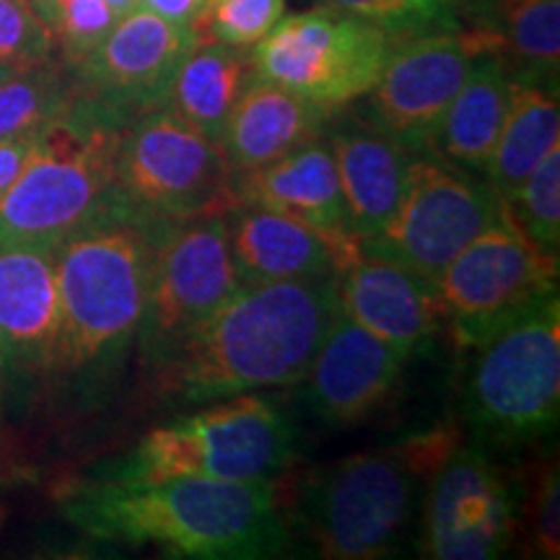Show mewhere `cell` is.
Wrapping results in <instances>:
<instances>
[{
  "mask_svg": "<svg viewBox=\"0 0 560 560\" xmlns=\"http://www.w3.org/2000/svg\"><path fill=\"white\" fill-rule=\"evenodd\" d=\"M340 314L338 276L244 283L153 371L170 402L208 405L293 387Z\"/></svg>",
  "mask_w": 560,
  "mask_h": 560,
  "instance_id": "cell-1",
  "label": "cell"
},
{
  "mask_svg": "<svg viewBox=\"0 0 560 560\" xmlns=\"http://www.w3.org/2000/svg\"><path fill=\"white\" fill-rule=\"evenodd\" d=\"M62 511L100 540L151 545L172 558L265 560L293 550L272 480L122 482L100 475L70 490Z\"/></svg>",
  "mask_w": 560,
  "mask_h": 560,
  "instance_id": "cell-2",
  "label": "cell"
},
{
  "mask_svg": "<svg viewBox=\"0 0 560 560\" xmlns=\"http://www.w3.org/2000/svg\"><path fill=\"white\" fill-rule=\"evenodd\" d=\"M170 226L112 187L55 247L62 314L55 374L100 384L122 366L143 319L156 247Z\"/></svg>",
  "mask_w": 560,
  "mask_h": 560,
  "instance_id": "cell-3",
  "label": "cell"
},
{
  "mask_svg": "<svg viewBox=\"0 0 560 560\" xmlns=\"http://www.w3.org/2000/svg\"><path fill=\"white\" fill-rule=\"evenodd\" d=\"M457 444L454 431H431L314 467L293 488L285 527L317 558L395 556L412 527L420 482Z\"/></svg>",
  "mask_w": 560,
  "mask_h": 560,
  "instance_id": "cell-4",
  "label": "cell"
},
{
  "mask_svg": "<svg viewBox=\"0 0 560 560\" xmlns=\"http://www.w3.org/2000/svg\"><path fill=\"white\" fill-rule=\"evenodd\" d=\"M125 128L75 94L66 115L39 132L32 159L0 195V244L58 247L79 229L115 187Z\"/></svg>",
  "mask_w": 560,
  "mask_h": 560,
  "instance_id": "cell-5",
  "label": "cell"
},
{
  "mask_svg": "<svg viewBox=\"0 0 560 560\" xmlns=\"http://www.w3.org/2000/svg\"><path fill=\"white\" fill-rule=\"evenodd\" d=\"M296 457V429L268 397L247 395L161 423L102 475L122 482L170 478L272 480Z\"/></svg>",
  "mask_w": 560,
  "mask_h": 560,
  "instance_id": "cell-6",
  "label": "cell"
},
{
  "mask_svg": "<svg viewBox=\"0 0 560 560\" xmlns=\"http://www.w3.org/2000/svg\"><path fill=\"white\" fill-rule=\"evenodd\" d=\"M462 416L482 446H520L556 431L560 416V301H537L472 346Z\"/></svg>",
  "mask_w": 560,
  "mask_h": 560,
  "instance_id": "cell-7",
  "label": "cell"
},
{
  "mask_svg": "<svg viewBox=\"0 0 560 560\" xmlns=\"http://www.w3.org/2000/svg\"><path fill=\"white\" fill-rule=\"evenodd\" d=\"M115 190L130 206L170 223L226 215L236 206L234 170L219 140L170 107L143 112L125 128Z\"/></svg>",
  "mask_w": 560,
  "mask_h": 560,
  "instance_id": "cell-8",
  "label": "cell"
},
{
  "mask_svg": "<svg viewBox=\"0 0 560 560\" xmlns=\"http://www.w3.org/2000/svg\"><path fill=\"white\" fill-rule=\"evenodd\" d=\"M397 42L371 21L319 5L280 19L249 58L255 75L335 112L374 89Z\"/></svg>",
  "mask_w": 560,
  "mask_h": 560,
  "instance_id": "cell-9",
  "label": "cell"
},
{
  "mask_svg": "<svg viewBox=\"0 0 560 560\" xmlns=\"http://www.w3.org/2000/svg\"><path fill=\"white\" fill-rule=\"evenodd\" d=\"M436 291L452 340L465 350L558 293V255L537 247L503 202L499 219L441 272Z\"/></svg>",
  "mask_w": 560,
  "mask_h": 560,
  "instance_id": "cell-10",
  "label": "cell"
},
{
  "mask_svg": "<svg viewBox=\"0 0 560 560\" xmlns=\"http://www.w3.org/2000/svg\"><path fill=\"white\" fill-rule=\"evenodd\" d=\"M501 210L503 200L486 177L459 170L436 153H416L395 213L361 247L436 285L441 272L499 219Z\"/></svg>",
  "mask_w": 560,
  "mask_h": 560,
  "instance_id": "cell-11",
  "label": "cell"
},
{
  "mask_svg": "<svg viewBox=\"0 0 560 560\" xmlns=\"http://www.w3.org/2000/svg\"><path fill=\"white\" fill-rule=\"evenodd\" d=\"M223 215L179 221L161 236L149 296L138 327V350L156 369L242 289Z\"/></svg>",
  "mask_w": 560,
  "mask_h": 560,
  "instance_id": "cell-12",
  "label": "cell"
},
{
  "mask_svg": "<svg viewBox=\"0 0 560 560\" xmlns=\"http://www.w3.org/2000/svg\"><path fill=\"white\" fill-rule=\"evenodd\" d=\"M520 501L480 446L457 444L429 475L420 522V556L493 560L509 550Z\"/></svg>",
  "mask_w": 560,
  "mask_h": 560,
  "instance_id": "cell-13",
  "label": "cell"
},
{
  "mask_svg": "<svg viewBox=\"0 0 560 560\" xmlns=\"http://www.w3.org/2000/svg\"><path fill=\"white\" fill-rule=\"evenodd\" d=\"M480 52H488L480 30H441L397 42L366 94V115L412 153H433L441 120Z\"/></svg>",
  "mask_w": 560,
  "mask_h": 560,
  "instance_id": "cell-14",
  "label": "cell"
},
{
  "mask_svg": "<svg viewBox=\"0 0 560 560\" xmlns=\"http://www.w3.org/2000/svg\"><path fill=\"white\" fill-rule=\"evenodd\" d=\"M195 45L198 34L190 26L138 5L117 19L86 60L70 68L75 94L112 120L130 125L143 112L164 107L174 73Z\"/></svg>",
  "mask_w": 560,
  "mask_h": 560,
  "instance_id": "cell-15",
  "label": "cell"
},
{
  "mask_svg": "<svg viewBox=\"0 0 560 560\" xmlns=\"http://www.w3.org/2000/svg\"><path fill=\"white\" fill-rule=\"evenodd\" d=\"M55 247L0 244V376L3 389L55 376L60 353Z\"/></svg>",
  "mask_w": 560,
  "mask_h": 560,
  "instance_id": "cell-16",
  "label": "cell"
},
{
  "mask_svg": "<svg viewBox=\"0 0 560 560\" xmlns=\"http://www.w3.org/2000/svg\"><path fill=\"white\" fill-rule=\"evenodd\" d=\"M405 359L374 338L348 314L335 317L330 332L301 380V405L330 429H350L374 416L400 384Z\"/></svg>",
  "mask_w": 560,
  "mask_h": 560,
  "instance_id": "cell-17",
  "label": "cell"
},
{
  "mask_svg": "<svg viewBox=\"0 0 560 560\" xmlns=\"http://www.w3.org/2000/svg\"><path fill=\"white\" fill-rule=\"evenodd\" d=\"M338 293L342 314L395 348L405 361L423 353L446 327V310L436 285L363 247L338 272Z\"/></svg>",
  "mask_w": 560,
  "mask_h": 560,
  "instance_id": "cell-18",
  "label": "cell"
},
{
  "mask_svg": "<svg viewBox=\"0 0 560 560\" xmlns=\"http://www.w3.org/2000/svg\"><path fill=\"white\" fill-rule=\"evenodd\" d=\"M223 219L242 283L338 276L361 255V242L348 231L327 234L278 210L234 206Z\"/></svg>",
  "mask_w": 560,
  "mask_h": 560,
  "instance_id": "cell-19",
  "label": "cell"
},
{
  "mask_svg": "<svg viewBox=\"0 0 560 560\" xmlns=\"http://www.w3.org/2000/svg\"><path fill=\"white\" fill-rule=\"evenodd\" d=\"M325 140L338 170L346 226L359 242L371 240L395 213L416 153L369 115L332 112Z\"/></svg>",
  "mask_w": 560,
  "mask_h": 560,
  "instance_id": "cell-20",
  "label": "cell"
},
{
  "mask_svg": "<svg viewBox=\"0 0 560 560\" xmlns=\"http://www.w3.org/2000/svg\"><path fill=\"white\" fill-rule=\"evenodd\" d=\"M330 117V109L255 75L231 109L219 143L231 170L249 172L325 136Z\"/></svg>",
  "mask_w": 560,
  "mask_h": 560,
  "instance_id": "cell-21",
  "label": "cell"
},
{
  "mask_svg": "<svg viewBox=\"0 0 560 560\" xmlns=\"http://www.w3.org/2000/svg\"><path fill=\"white\" fill-rule=\"evenodd\" d=\"M234 195L236 206L278 210L327 234L348 231L338 170L325 136L257 170L234 172Z\"/></svg>",
  "mask_w": 560,
  "mask_h": 560,
  "instance_id": "cell-22",
  "label": "cell"
},
{
  "mask_svg": "<svg viewBox=\"0 0 560 560\" xmlns=\"http://www.w3.org/2000/svg\"><path fill=\"white\" fill-rule=\"evenodd\" d=\"M509 94L511 73L501 55H475L470 73L441 120L433 153L482 177L506 117Z\"/></svg>",
  "mask_w": 560,
  "mask_h": 560,
  "instance_id": "cell-23",
  "label": "cell"
},
{
  "mask_svg": "<svg viewBox=\"0 0 560 560\" xmlns=\"http://www.w3.org/2000/svg\"><path fill=\"white\" fill-rule=\"evenodd\" d=\"M556 145H560L558 89L511 79L506 117L482 177L509 202Z\"/></svg>",
  "mask_w": 560,
  "mask_h": 560,
  "instance_id": "cell-24",
  "label": "cell"
},
{
  "mask_svg": "<svg viewBox=\"0 0 560 560\" xmlns=\"http://www.w3.org/2000/svg\"><path fill=\"white\" fill-rule=\"evenodd\" d=\"M255 79L249 50L202 39L185 55L166 91L164 107L206 132L221 138L231 109Z\"/></svg>",
  "mask_w": 560,
  "mask_h": 560,
  "instance_id": "cell-25",
  "label": "cell"
},
{
  "mask_svg": "<svg viewBox=\"0 0 560 560\" xmlns=\"http://www.w3.org/2000/svg\"><path fill=\"white\" fill-rule=\"evenodd\" d=\"M486 30L511 79L558 89L560 0H495Z\"/></svg>",
  "mask_w": 560,
  "mask_h": 560,
  "instance_id": "cell-26",
  "label": "cell"
},
{
  "mask_svg": "<svg viewBox=\"0 0 560 560\" xmlns=\"http://www.w3.org/2000/svg\"><path fill=\"white\" fill-rule=\"evenodd\" d=\"M75 86L68 66L42 60L0 81V138L30 136L66 115Z\"/></svg>",
  "mask_w": 560,
  "mask_h": 560,
  "instance_id": "cell-27",
  "label": "cell"
},
{
  "mask_svg": "<svg viewBox=\"0 0 560 560\" xmlns=\"http://www.w3.org/2000/svg\"><path fill=\"white\" fill-rule=\"evenodd\" d=\"M524 234L548 255L560 249V145L529 174L520 192L506 202Z\"/></svg>",
  "mask_w": 560,
  "mask_h": 560,
  "instance_id": "cell-28",
  "label": "cell"
},
{
  "mask_svg": "<svg viewBox=\"0 0 560 560\" xmlns=\"http://www.w3.org/2000/svg\"><path fill=\"white\" fill-rule=\"evenodd\" d=\"M465 0H319V5L353 13L363 21L382 26L392 37L452 30Z\"/></svg>",
  "mask_w": 560,
  "mask_h": 560,
  "instance_id": "cell-29",
  "label": "cell"
},
{
  "mask_svg": "<svg viewBox=\"0 0 560 560\" xmlns=\"http://www.w3.org/2000/svg\"><path fill=\"white\" fill-rule=\"evenodd\" d=\"M285 16V0H210L195 26L198 42L213 39L252 50Z\"/></svg>",
  "mask_w": 560,
  "mask_h": 560,
  "instance_id": "cell-30",
  "label": "cell"
},
{
  "mask_svg": "<svg viewBox=\"0 0 560 560\" xmlns=\"http://www.w3.org/2000/svg\"><path fill=\"white\" fill-rule=\"evenodd\" d=\"M117 19L120 16L104 0H62L58 24L52 30L62 62L75 68L81 60H86L112 32Z\"/></svg>",
  "mask_w": 560,
  "mask_h": 560,
  "instance_id": "cell-31",
  "label": "cell"
},
{
  "mask_svg": "<svg viewBox=\"0 0 560 560\" xmlns=\"http://www.w3.org/2000/svg\"><path fill=\"white\" fill-rule=\"evenodd\" d=\"M55 34L30 0H0V60L16 68L50 60Z\"/></svg>",
  "mask_w": 560,
  "mask_h": 560,
  "instance_id": "cell-32",
  "label": "cell"
},
{
  "mask_svg": "<svg viewBox=\"0 0 560 560\" xmlns=\"http://www.w3.org/2000/svg\"><path fill=\"white\" fill-rule=\"evenodd\" d=\"M560 482H558V467L548 465L540 475V480L535 482V493L529 501V537H532V550L540 558L560 556Z\"/></svg>",
  "mask_w": 560,
  "mask_h": 560,
  "instance_id": "cell-33",
  "label": "cell"
},
{
  "mask_svg": "<svg viewBox=\"0 0 560 560\" xmlns=\"http://www.w3.org/2000/svg\"><path fill=\"white\" fill-rule=\"evenodd\" d=\"M39 132L0 138V195L9 190L13 182H16L21 170L26 166V161L32 159L34 149H37Z\"/></svg>",
  "mask_w": 560,
  "mask_h": 560,
  "instance_id": "cell-34",
  "label": "cell"
},
{
  "mask_svg": "<svg viewBox=\"0 0 560 560\" xmlns=\"http://www.w3.org/2000/svg\"><path fill=\"white\" fill-rule=\"evenodd\" d=\"M210 0H140L143 9H149L153 13H159L161 19L172 21V24L179 26H190L195 30L198 21L206 13Z\"/></svg>",
  "mask_w": 560,
  "mask_h": 560,
  "instance_id": "cell-35",
  "label": "cell"
},
{
  "mask_svg": "<svg viewBox=\"0 0 560 560\" xmlns=\"http://www.w3.org/2000/svg\"><path fill=\"white\" fill-rule=\"evenodd\" d=\"M32 9L39 13V19L45 21L50 30H55V24H58V16H60V9H62V0H30Z\"/></svg>",
  "mask_w": 560,
  "mask_h": 560,
  "instance_id": "cell-36",
  "label": "cell"
},
{
  "mask_svg": "<svg viewBox=\"0 0 560 560\" xmlns=\"http://www.w3.org/2000/svg\"><path fill=\"white\" fill-rule=\"evenodd\" d=\"M104 3H107L109 9L117 13V16H125V13H128V11L138 9L140 0H104Z\"/></svg>",
  "mask_w": 560,
  "mask_h": 560,
  "instance_id": "cell-37",
  "label": "cell"
},
{
  "mask_svg": "<svg viewBox=\"0 0 560 560\" xmlns=\"http://www.w3.org/2000/svg\"><path fill=\"white\" fill-rule=\"evenodd\" d=\"M16 66H11V62H5V60H0V81H5L9 79V75H13L16 73Z\"/></svg>",
  "mask_w": 560,
  "mask_h": 560,
  "instance_id": "cell-38",
  "label": "cell"
},
{
  "mask_svg": "<svg viewBox=\"0 0 560 560\" xmlns=\"http://www.w3.org/2000/svg\"><path fill=\"white\" fill-rule=\"evenodd\" d=\"M3 392H5L3 389V376H0V402H3Z\"/></svg>",
  "mask_w": 560,
  "mask_h": 560,
  "instance_id": "cell-39",
  "label": "cell"
}]
</instances>
